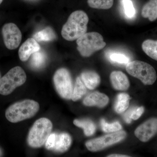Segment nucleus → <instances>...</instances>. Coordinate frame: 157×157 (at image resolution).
I'll use <instances>...</instances> for the list:
<instances>
[{"label":"nucleus","mask_w":157,"mask_h":157,"mask_svg":"<svg viewBox=\"0 0 157 157\" xmlns=\"http://www.w3.org/2000/svg\"><path fill=\"white\" fill-rule=\"evenodd\" d=\"M89 17L84 11H74L62 28V37L68 41L77 40L86 33Z\"/></svg>","instance_id":"1"},{"label":"nucleus","mask_w":157,"mask_h":157,"mask_svg":"<svg viewBox=\"0 0 157 157\" xmlns=\"http://www.w3.org/2000/svg\"><path fill=\"white\" fill-rule=\"evenodd\" d=\"M39 109V103L31 100L16 102L8 107L6 117L10 122L16 123L30 118L36 115Z\"/></svg>","instance_id":"2"},{"label":"nucleus","mask_w":157,"mask_h":157,"mask_svg":"<svg viewBox=\"0 0 157 157\" xmlns=\"http://www.w3.org/2000/svg\"><path fill=\"white\" fill-rule=\"evenodd\" d=\"M52 124L46 118H41L37 120L29 132L28 142L33 147L37 148L45 144L51 134Z\"/></svg>","instance_id":"3"},{"label":"nucleus","mask_w":157,"mask_h":157,"mask_svg":"<svg viewBox=\"0 0 157 157\" xmlns=\"http://www.w3.org/2000/svg\"><path fill=\"white\" fill-rule=\"evenodd\" d=\"M77 50L82 56L88 57L106 45L102 35L97 32L86 33L76 40Z\"/></svg>","instance_id":"4"},{"label":"nucleus","mask_w":157,"mask_h":157,"mask_svg":"<svg viewBox=\"0 0 157 157\" xmlns=\"http://www.w3.org/2000/svg\"><path fill=\"white\" fill-rule=\"evenodd\" d=\"M127 72L131 76L138 78L146 85H151L156 80L157 73L151 65L141 61H133L126 65Z\"/></svg>","instance_id":"5"},{"label":"nucleus","mask_w":157,"mask_h":157,"mask_svg":"<svg viewBox=\"0 0 157 157\" xmlns=\"http://www.w3.org/2000/svg\"><path fill=\"white\" fill-rule=\"evenodd\" d=\"M27 79L25 72L20 67L12 68L0 80V94L7 96L24 84Z\"/></svg>","instance_id":"6"},{"label":"nucleus","mask_w":157,"mask_h":157,"mask_svg":"<svg viewBox=\"0 0 157 157\" xmlns=\"http://www.w3.org/2000/svg\"><path fill=\"white\" fill-rule=\"evenodd\" d=\"M53 81L59 95L64 99H71L73 88L72 78L69 71L64 68L59 69L54 75Z\"/></svg>","instance_id":"7"},{"label":"nucleus","mask_w":157,"mask_h":157,"mask_svg":"<svg viewBox=\"0 0 157 157\" xmlns=\"http://www.w3.org/2000/svg\"><path fill=\"white\" fill-rule=\"evenodd\" d=\"M126 136V133L124 131H118L89 140L86 143V146L90 151H99L120 142Z\"/></svg>","instance_id":"8"},{"label":"nucleus","mask_w":157,"mask_h":157,"mask_svg":"<svg viewBox=\"0 0 157 157\" xmlns=\"http://www.w3.org/2000/svg\"><path fill=\"white\" fill-rule=\"evenodd\" d=\"M2 33L6 48L14 50L19 46L22 39V34L16 25L13 23L4 25Z\"/></svg>","instance_id":"9"},{"label":"nucleus","mask_w":157,"mask_h":157,"mask_svg":"<svg viewBox=\"0 0 157 157\" xmlns=\"http://www.w3.org/2000/svg\"><path fill=\"white\" fill-rule=\"evenodd\" d=\"M157 133V118L147 120L140 125L135 130V136L140 141L146 142Z\"/></svg>","instance_id":"10"},{"label":"nucleus","mask_w":157,"mask_h":157,"mask_svg":"<svg viewBox=\"0 0 157 157\" xmlns=\"http://www.w3.org/2000/svg\"><path fill=\"white\" fill-rule=\"evenodd\" d=\"M41 47L38 42L33 38H29L20 47L18 56L22 62L26 61L31 55L39 51Z\"/></svg>","instance_id":"11"},{"label":"nucleus","mask_w":157,"mask_h":157,"mask_svg":"<svg viewBox=\"0 0 157 157\" xmlns=\"http://www.w3.org/2000/svg\"><path fill=\"white\" fill-rule=\"evenodd\" d=\"M110 80L113 87L118 90L124 91L130 86V82L126 75L120 71H114L110 75Z\"/></svg>","instance_id":"12"},{"label":"nucleus","mask_w":157,"mask_h":157,"mask_svg":"<svg viewBox=\"0 0 157 157\" xmlns=\"http://www.w3.org/2000/svg\"><path fill=\"white\" fill-rule=\"evenodd\" d=\"M109 102L108 97L104 94L95 92L92 93L84 98L83 104L86 106H96L99 107H104Z\"/></svg>","instance_id":"13"},{"label":"nucleus","mask_w":157,"mask_h":157,"mask_svg":"<svg viewBox=\"0 0 157 157\" xmlns=\"http://www.w3.org/2000/svg\"><path fill=\"white\" fill-rule=\"evenodd\" d=\"M72 142V139L67 133L56 134L55 144L52 150L58 153H63L70 148Z\"/></svg>","instance_id":"14"},{"label":"nucleus","mask_w":157,"mask_h":157,"mask_svg":"<svg viewBox=\"0 0 157 157\" xmlns=\"http://www.w3.org/2000/svg\"><path fill=\"white\" fill-rule=\"evenodd\" d=\"M80 78L86 87L94 89L101 82V78L98 73L92 71H86L81 73Z\"/></svg>","instance_id":"15"},{"label":"nucleus","mask_w":157,"mask_h":157,"mask_svg":"<svg viewBox=\"0 0 157 157\" xmlns=\"http://www.w3.org/2000/svg\"><path fill=\"white\" fill-rule=\"evenodd\" d=\"M141 15L144 18H148L151 21L157 18V0H149L144 6Z\"/></svg>","instance_id":"16"},{"label":"nucleus","mask_w":157,"mask_h":157,"mask_svg":"<svg viewBox=\"0 0 157 157\" xmlns=\"http://www.w3.org/2000/svg\"><path fill=\"white\" fill-rule=\"evenodd\" d=\"M73 123L76 126L83 129L85 135L86 136H92L95 132V125L91 121L76 119L73 121Z\"/></svg>","instance_id":"17"},{"label":"nucleus","mask_w":157,"mask_h":157,"mask_svg":"<svg viewBox=\"0 0 157 157\" xmlns=\"http://www.w3.org/2000/svg\"><path fill=\"white\" fill-rule=\"evenodd\" d=\"M143 51L150 57L157 61V41L147 39L142 43Z\"/></svg>","instance_id":"18"},{"label":"nucleus","mask_w":157,"mask_h":157,"mask_svg":"<svg viewBox=\"0 0 157 157\" xmlns=\"http://www.w3.org/2000/svg\"><path fill=\"white\" fill-rule=\"evenodd\" d=\"M86 92V86L80 77L76 78L75 86L73 89L71 99L73 101H76L85 94Z\"/></svg>","instance_id":"19"},{"label":"nucleus","mask_w":157,"mask_h":157,"mask_svg":"<svg viewBox=\"0 0 157 157\" xmlns=\"http://www.w3.org/2000/svg\"><path fill=\"white\" fill-rule=\"evenodd\" d=\"M33 38L37 42H48L55 39L56 35L52 29L48 27L36 33Z\"/></svg>","instance_id":"20"},{"label":"nucleus","mask_w":157,"mask_h":157,"mask_svg":"<svg viewBox=\"0 0 157 157\" xmlns=\"http://www.w3.org/2000/svg\"><path fill=\"white\" fill-rule=\"evenodd\" d=\"M130 97L125 93L120 94L117 96L115 105V110L117 113H121L125 111L129 105Z\"/></svg>","instance_id":"21"},{"label":"nucleus","mask_w":157,"mask_h":157,"mask_svg":"<svg viewBox=\"0 0 157 157\" xmlns=\"http://www.w3.org/2000/svg\"><path fill=\"white\" fill-rule=\"evenodd\" d=\"M114 0H87L89 6L93 9L107 10L110 9Z\"/></svg>","instance_id":"22"},{"label":"nucleus","mask_w":157,"mask_h":157,"mask_svg":"<svg viewBox=\"0 0 157 157\" xmlns=\"http://www.w3.org/2000/svg\"><path fill=\"white\" fill-rule=\"evenodd\" d=\"M45 56L43 52L38 51L33 54L31 59V64L32 66L35 68H40L45 64Z\"/></svg>","instance_id":"23"},{"label":"nucleus","mask_w":157,"mask_h":157,"mask_svg":"<svg viewBox=\"0 0 157 157\" xmlns=\"http://www.w3.org/2000/svg\"><path fill=\"white\" fill-rule=\"evenodd\" d=\"M101 125L102 130L106 133L118 132L121 130L122 126L119 122L116 121L112 123H107L105 120L101 121Z\"/></svg>","instance_id":"24"},{"label":"nucleus","mask_w":157,"mask_h":157,"mask_svg":"<svg viewBox=\"0 0 157 157\" xmlns=\"http://www.w3.org/2000/svg\"><path fill=\"white\" fill-rule=\"evenodd\" d=\"M124 11L127 17L130 18H133L136 14V11L131 0H122V1Z\"/></svg>","instance_id":"25"},{"label":"nucleus","mask_w":157,"mask_h":157,"mask_svg":"<svg viewBox=\"0 0 157 157\" xmlns=\"http://www.w3.org/2000/svg\"><path fill=\"white\" fill-rule=\"evenodd\" d=\"M109 59L113 63L121 64H127L130 62V59L125 55L119 53H112L109 56Z\"/></svg>","instance_id":"26"},{"label":"nucleus","mask_w":157,"mask_h":157,"mask_svg":"<svg viewBox=\"0 0 157 157\" xmlns=\"http://www.w3.org/2000/svg\"><path fill=\"white\" fill-rule=\"evenodd\" d=\"M56 133H51L45 143V146L47 149L52 150L55 144Z\"/></svg>","instance_id":"27"},{"label":"nucleus","mask_w":157,"mask_h":157,"mask_svg":"<svg viewBox=\"0 0 157 157\" xmlns=\"http://www.w3.org/2000/svg\"><path fill=\"white\" fill-rule=\"evenodd\" d=\"M144 111V107H137V108L135 107L131 116L132 120H136L139 119L142 115Z\"/></svg>","instance_id":"28"},{"label":"nucleus","mask_w":157,"mask_h":157,"mask_svg":"<svg viewBox=\"0 0 157 157\" xmlns=\"http://www.w3.org/2000/svg\"><path fill=\"white\" fill-rule=\"evenodd\" d=\"M134 109V108H132L130 109L124 115V119L125 121L127 123H130L132 121V119L131 118V116H132V112H133Z\"/></svg>","instance_id":"29"},{"label":"nucleus","mask_w":157,"mask_h":157,"mask_svg":"<svg viewBox=\"0 0 157 157\" xmlns=\"http://www.w3.org/2000/svg\"><path fill=\"white\" fill-rule=\"evenodd\" d=\"M109 157H128L129 156L126 155H119V154H113L109 155L107 156Z\"/></svg>","instance_id":"30"},{"label":"nucleus","mask_w":157,"mask_h":157,"mask_svg":"<svg viewBox=\"0 0 157 157\" xmlns=\"http://www.w3.org/2000/svg\"><path fill=\"white\" fill-rule=\"evenodd\" d=\"M3 156V151L0 148V157H2Z\"/></svg>","instance_id":"31"},{"label":"nucleus","mask_w":157,"mask_h":157,"mask_svg":"<svg viewBox=\"0 0 157 157\" xmlns=\"http://www.w3.org/2000/svg\"><path fill=\"white\" fill-rule=\"evenodd\" d=\"M3 0H0V5L2 2Z\"/></svg>","instance_id":"32"},{"label":"nucleus","mask_w":157,"mask_h":157,"mask_svg":"<svg viewBox=\"0 0 157 157\" xmlns=\"http://www.w3.org/2000/svg\"><path fill=\"white\" fill-rule=\"evenodd\" d=\"M1 73H0V80H1Z\"/></svg>","instance_id":"33"}]
</instances>
